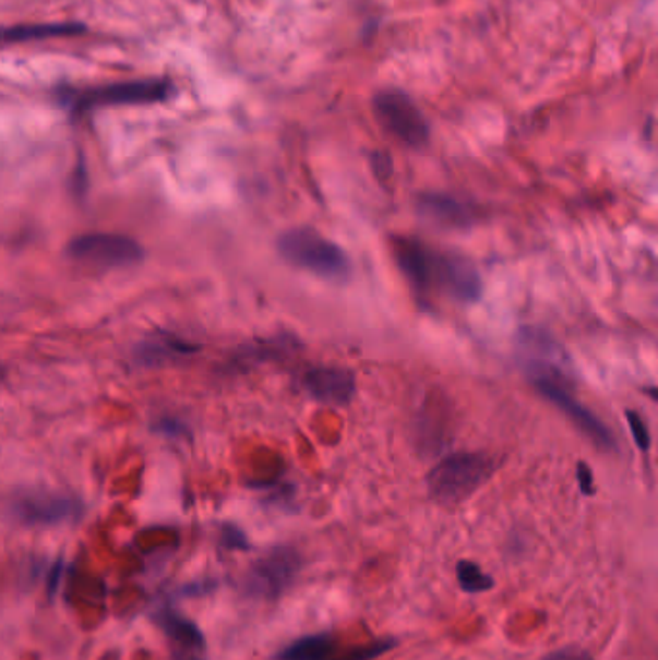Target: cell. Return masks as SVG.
<instances>
[{
	"mask_svg": "<svg viewBox=\"0 0 658 660\" xmlns=\"http://www.w3.org/2000/svg\"><path fill=\"white\" fill-rule=\"evenodd\" d=\"M276 248L288 265L303 268L325 280L344 283L354 273L348 253L313 228H292L284 232Z\"/></svg>",
	"mask_w": 658,
	"mask_h": 660,
	"instance_id": "obj_1",
	"label": "cell"
},
{
	"mask_svg": "<svg viewBox=\"0 0 658 660\" xmlns=\"http://www.w3.org/2000/svg\"><path fill=\"white\" fill-rule=\"evenodd\" d=\"M491 458L484 454L459 452L439 461L427 477V487L434 501L456 504L466 501L491 477Z\"/></svg>",
	"mask_w": 658,
	"mask_h": 660,
	"instance_id": "obj_2",
	"label": "cell"
},
{
	"mask_svg": "<svg viewBox=\"0 0 658 660\" xmlns=\"http://www.w3.org/2000/svg\"><path fill=\"white\" fill-rule=\"evenodd\" d=\"M172 95V84L168 80H142V82H120L103 85L84 92H68L60 95V103L75 115L103 107L118 105H149L167 100Z\"/></svg>",
	"mask_w": 658,
	"mask_h": 660,
	"instance_id": "obj_3",
	"label": "cell"
},
{
	"mask_svg": "<svg viewBox=\"0 0 658 660\" xmlns=\"http://www.w3.org/2000/svg\"><path fill=\"white\" fill-rule=\"evenodd\" d=\"M531 383L547 400L559 406L560 410L564 411L567 418L572 419L575 425L591 439L593 443L605 446V448H610L614 444L609 427L605 425L593 411L587 410L584 404L575 398L574 393L562 381V375L554 369L547 368V365L531 369Z\"/></svg>",
	"mask_w": 658,
	"mask_h": 660,
	"instance_id": "obj_4",
	"label": "cell"
},
{
	"mask_svg": "<svg viewBox=\"0 0 658 660\" xmlns=\"http://www.w3.org/2000/svg\"><path fill=\"white\" fill-rule=\"evenodd\" d=\"M375 117L388 134L408 147H423L429 142V124L423 112L404 92L388 89L373 99Z\"/></svg>",
	"mask_w": 658,
	"mask_h": 660,
	"instance_id": "obj_5",
	"label": "cell"
},
{
	"mask_svg": "<svg viewBox=\"0 0 658 660\" xmlns=\"http://www.w3.org/2000/svg\"><path fill=\"white\" fill-rule=\"evenodd\" d=\"M67 251L68 257L100 268L134 267L143 261L142 245L120 235L77 236Z\"/></svg>",
	"mask_w": 658,
	"mask_h": 660,
	"instance_id": "obj_6",
	"label": "cell"
},
{
	"mask_svg": "<svg viewBox=\"0 0 658 660\" xmlns=\"http://www.w3.org/2000/svg\"><path fill=\"white\" fill-rule=\"evenodd\" d=\"M300 568L298 552L288 547H276L251 566L246 577V589L251 597L275 601L294 586Z\"/></svg>",
	"mask_w": 658,
	"mask_h": 660,
	"instance_id": "obj_7",
	"label": "cell"
},
{
	"mask_svg": "<svg viewBox=\"0 0 658 660\" xmlns=\"http://www.w3.org/2000/svg\"><path fill=\"white\" fill-rule=\"evenodd\" d=\"M9 512L14 521L24 526H59L80 518L82 504L67 494L27 491L14 494Z\"/></svg>",
	"mask_w": 658,
	"mask_h": 660,
	"instance_id": "obj_8",
	"label": "cell"
},
{
	"mask_svg": "<svg viewBox=\"0 0 658 660\" xmlns=\"http://www.w3.org/2000/svg\"><path fill=\"white\" fill-rule=\"evenodd\" d=\"M394 257L409 285L417 292H431L439 286V271H441V253L427 248L411 238H396L392 243Z\"/></svg>",
	"mask_w": 658,
	"mask_h": 660,
	"instance_id": "obj_9",
	"label": "cell"
},
{
	"mask_svg": "<svg viewBox=\"0 0 658 660\" xmlns=\"http://www.w3.org/2000/svg\"><path fill=\"white\" fill-rule=\"evenodd\" d=\"M153 620L170 639L175 660H205V637L192 620L186 619L172 607L155 612Z\"/></svg>",
	"mask_w": 658,
	"mask_h": 660,
	"instance_id": "obj_10",
	"label": "cell"
},
{
	"mask_svg": "<svg viewBox=\"0 0 658 660\" xmlns=\"http://www.w3.org/2000/svg\"><path fill=\"white\" fill-rule=\"evenodd\" d=\"M303 385L315 400L326 406H346L356 396V376L348 369H311Z\"/></svg>",
	"mask_w": 658,
	"mask_h": 660,
	"instance_id": "obj_11",
	"label": "cell"
},
{
	"mask_svg": "<svg viewBox=\"0 0 658 660\" xmlns=\"http://www.w3.org/2000/svg\"><path fill=\"white\" fill-rule=\"evenodd\" d=\"M439 290L459 301H476L483 292L476 267L458 255L442 253Z\"/></svg>",
	"mask_w": 658,
	"mask_h": 660,
	"instance_id": "obj_12",
	"label": "cell"
},
{
	"mask_svg": "<svg viewBox=\"0 0 658 660\" xmlns=\"http://www.w3.org/2000/svg\"><path fill=\"white\" fill-rule=\"evenodd\" d=\"M417 211L442 228H464L471 225L474 218L469 205L444 193H423L417 200Z\"/></svg>",
	"mask_w": 658,
	"mask_h": 660,
	"instance_id": "obj_13",
	"label": "cell"
},
{
	"mask_svg": "<svg viewBox=\"0 0 658 660\" xmlns=\"http://www.w3.org/2000/svg\"><path fill=\"white\" fill-rule=\"evenodd\" d=\"M200 350L198 344L186 343L178 336L157 333L143 340L137 348V363L142 365H160L172 360H183Z\"/></svg>",
	"mask_w": 658,
	"mask_h": 660,
	"instance_id": "obj_14",
	"label": "cell"
},
{
	"mask_svg": "<svg viewBox=\"0 0 658 660\" xmlns=\"http://www.w3.org/2000/svg\"><path fill=\"white\" fill-rule=\"evenodd\" d=\"M84 25L74 22L64 24H34L16 25L4 29V43L41 41L49 37H67V35L82 34Z\"/></svg>",
	"mask_w": 658,
	"mask_h": 660,
	"instance_id": "obj_15",
	"label": "cell"
},
{
	"mask_svg": "<svg viewBox=\"0 0 658 660\" xmlns=\"http://www.w3.org/2000/svg\"><path fill=\"white\" fill-rule=\"evenodd\" d=\"M334 641L328 634L301 637L278 652V660H328L333 657Z\"/></svg>",
	"mask_w": 658,
	"mask_h": 660,
	"instance_id": "obj_16",
	"label": "cell"
},
{
	"mask_svg": "<svg viewBox=\"0 0 658 660\" xmlns=\"http://www.w3.org/2000/svg\"><path fill=\"white\" fill-rule=\"evenodd\" d=\"M458 584L466 593H484L494 587V579L479 568V564L471 561H462L456 568Z\"/></svg>",
	"mask_w": 658,
	"mask_h": 660,
	"instance_id": "obj_17",
	"label": "cell"
},
{
	"mask_svg": "<svg viewBox=\"0 0 658 660\" xmlns=\"http://www.w3.org/2000/svg\"><path fill=\"white\" fill-rule=\"evenodd\" d=\"M396 647V639H381L373 644L361 645L354 647L351 651L344 652V657L336 660H373L379 659L384 652L392 651Z\"/></svg>",
	"mask_w": 658,
	"mask_h": 660,
	"instance_id": "obj_18",
	"label": "cell"
},
{
	"mask_svg": "<svg viewBox=\"0 0 658 660\" xmlns=\"http://www.w3.org/2000/svg\"><path fill=\"white\" fill-rule=\"evenodd\" d=\"M220 543L225 544L226 549H232V551H248L250 549L248 537H246L240 527L234 526V524L223 526Z\"/></svg>",
	"mask_w": 658,
	"mask_h": 660,
	"instance_id": "obj_19",
	"label": "cell"
},
{
	"mask_svg": "<svg viewBox=\"0 0 658 660\" xmlns=\"http://www.w3.org/2000/svg\"><path fill=\"white\" fill-rule=\"evenodd\" d=\"M625 418L630 421V427H632V433H634L635 444L642 448V451H647L650 446V435L649 429L645 425V421H643L635 411H627L625 413Z\"/></svg>",
	"mask_w": 658,
	"mask_h": 660,
	"instance_id": "obj_20",
	"label": "cell"
},
{
	"mask_svg": "<svg viewBox=\"0 0 658 660\" xmlns=\"http://www.w3.org/2000/svg\"><path fill=\"white\" fill-rule=\"evenodd\" d=\"M542 660H593L591 652L579 649V647H562L559 651H552Z\"/></svg>",
	"mask_w": 658,
	"mask_h": 660,
	"instance_id": "obj_21",
	"label": "cell"
},
{
	"mask_svg": "<svg viewBox=\"0 0 658 660\" xmlns=\"http://www.w3.org/2000/svg\"><path fill=\"white\" fill-rule=\"evenodd\" d=\"M62 574H64V561L59 559V561L52 564V568L49 569V579H47V591H49L50 599H55V595L59 591Z\"/></svg>",
	"mask_w": 658,
	"mask_h": 660,
	"instance_id": "obj_22",
	"label": "cell"
},
{
	"mask_svg": "<svg viewBox=\"0 0 658 660\" xmlns=\"http://www.w3.org/2000/svg\"><path fill=\"white\" fill-rule=\"evenodd\" d=\"M577 481H579L582 493L587 496L595 494V479H593L591 469L587 464H577Z\"/></svg>",
	"mask_w": 658,
	"mask_h": 660,
	"instance_id": "obj_23",
	"label": "cell"
},
{
	"mask_svg": "<svg viewBox=\"0 0 658 660\" xmlns=\"http://www.w3.org/2000/svg\"><path fill=\"white\" fill-rule=\"evenodd\" d=\"M371 165H373V170H375V175L384 180V178H388L392 175V163L391 157L388 155H384V153H375L373 157H371Z\"/></svg>",
	"mask_w": 658,
	"mask_h": 660,
	"instance_id": "obj_24",
	"label": "cell"
},
{
	"mask_svg": "<svg viewBox=\"0 0 658 660\" xmlns=\"http://www.w3.org/2000/svg\"><path fill=\"white\" fill-rule=\"evenodd\" d=\"M157 429H159L160 433H165V435L168 436L186 435V427H183L182 423L175 421V419L163 421V423L157 425Z\"/></svg>",
	"mask_w": 658,
	"mask_h": 660,
	"instance_id": "obj_25",
	"label": "cell"
},
{
	"mask_svg": "<svg viewBox=\"0 0 658 660\" xmlns=\"http://www.w3.org/2000/svg\"><path fill=\"white\" fill-rule=\"evenodd\" d=\"M647 394H649L653 400L658 401V388H649V391H647Z\"/></svg>",
	"mask_w": 658,
	"mask_h": 660,
	"instance_id": "obj_26",
	"label": "cell"
}]
</instances>
